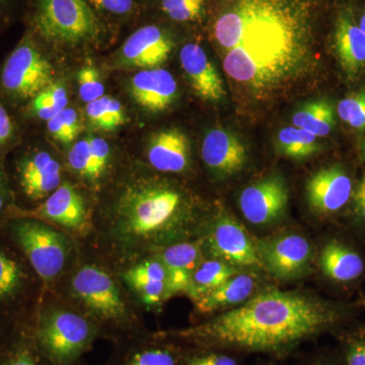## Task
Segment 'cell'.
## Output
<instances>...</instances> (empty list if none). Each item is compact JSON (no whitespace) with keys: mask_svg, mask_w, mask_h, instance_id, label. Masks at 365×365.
Here are the masks:
<instances>
[{"mask_svg":"<svg viewBox=\"0 0 365 365\" xmlns=\"http://www.w3.org/2000/svg\"><path fill=\"white\" fill-rule=\"evenodd\" d=\"M212 38L223 71L250 97L266 98L307 72L313 53L311 0H216Z\"/></svg>","mask_w":365,"mask_h":365,"instance_id":"1","label":"cell"},{"mask_svg":"<svg viewBox=\"0 0 365 365\" xmlns=\"http://www.w3.org/2000/svg\"><path fill=\"white\" fill-rule=\"evenodd\" d=\"M337 309L290 292H264L244 306L205 323L155 336L195 347L232 346L251 351L276 352L335 326Z\"/></svg>","mask_w":365,"mask_h":365,"instance_id":"2","label":"cell"},{"mask_svg":"<svg viewBox=\"0 0 365 365\" xmlns=\"http://www.w3.org/2000/svg\"><path fill=\"white\" fill-rule=\"evenodd\" d=\"M189 220V205L181 192L165 182L136 180L118 195L107 232L117 248L138 254L172 239Z\"/></svg>","mask_w":365,"mask_h":365,"instance_id":"3","label":"cell"},{"mask_svg":"<svg viewBox=\"0 0 365 365\" xmlns=\"http://www.w3.org/2000/svg\"><path fill=\"white\" fill-rule=\"evenodd\" d=\"M71 294L85 309L83 314L118 342L139 337L138 327L121 290L107 271L88 264L74 273Z\"/></svg>","mask_w":365,"mask_h":365,"instance_id":"4","label":"cell"},{"mask_svg":"<svg viewBox=\"0 0 365 365\" xmlns=\"http://www.w3.org/2000/svg\"><path fill=\"white\" fill-rule=\"evenodd\" d=\"M29 32L55 45L95 42L106 26L86 0H31Z\"/></svg>","mask_w":365,"mask_h":365,"instance_id":"5","label":"cell"},{"mask_svg":"<svg viewBox=\"0 0 365 365\" xmlns=\"http://www.w3.org/2000/svg\"><path fill=\"white\" fill-rule=\"evenodd\" d=\"M32 329L36 345L49 365H78L103 335L85 314L63 309L43 312Z\"/></svg>","mask_w":365,"mask_h":365,"instance_id":"6","label":"cell"},{"mask_svg":"<svg viewBox=\"0 0 365 365\" xmlns=\"http://www.w3.org/2000/svg\"><path fill=\"white\" fill-rule=\"evenodd\" d=\"M18 220L11 227L16 242L41 279L52 282L59 277L68 261V239L46 222L29 218Z\"/></svg>","mask_w":365,"mask_h":365,"instance_id":"7","label":"cell"},{"mask_svg":"<svg viewBox=\"0 0 365 365\" xmlns=\"http://www.w3.org/2000/svg\"><path fill=\"white\" fill-rule=\"evenodd\" d=\"M52 79V66L28 31L4 62L0 74L2 88L16 100H33L51 85Z\"/></svg>","mask_w":365,"mask_h":365,"instance_id":"8","label":"cell"},{"mask_svg":"<svg viewBox=\"0 0 365 365\" xmlns=\"http://www.w3.org/2000/svg\"><path fill=\"white\" fill-rule=\"evenodd\" d=\"M174 47V38L167 28L148 23L138 26L127 37L120 54L125 66L158 68L169 58Z\"/></svg>","mask_w":365,"mask_h":365,"instance_id":"9","label":"cell"},{"mask_svg":"<svg viewBox=\"0 0 365 365\" xmlns=\"http://www.w3.org/2000/svg\"><path fill=\"white\" fill-rule=\"evenodd\" d=\"M16 218H29L52 222L69 230H81L86 220L85 200L78 190L63 182L37 207L14 211Z\"/></svg>","mask_w":365,"mask_h":365,"instance_id":"10","label":"cell"},{"mask_svg":"<svg viewBox=\"0 0 365 365\" xmlns=\"http://www.w3.org/2000/svg\"><path fill=\"white\" fill-rule=\"evenodd\" d=\"M288 190L279 177H268L250 185L240 196V208L246 220L256 225H267L284 215Z\"/></svg>","mask_w":365,"mask_h":365,"instance_id":"11","label":"cell"},{"mask_svg":"<svg viewBox=\"0 0 365 365\" xmlns=\"http://www.w3.org/2000/svg\"><path fill=\"white\" fill-rule=\"evenodd\" d=\"M353 194L351 177L344 168L338 165L319 170L307 184L309 205L324 215L340 212L353 198Z\"/></svg>","mask_w":365,"mask_h":365,"instance_id":"12","label":"cell"},{"mask_svg":"<svg viewBox=\"0 0 365 365\" xmlns=\"http://www.w3.org/2000/svg\"><path fill=\"white\" fill-rule=\"evenodd\" d=\"M210 252L232 265L262 267L260 252L239 222L222 217L213 225L208 241Z\"/></svg>","mask_w":365,"mask_h":365,"instance_id":"13","label":"cell"},{"mask_svg":"<svg viewBox=\"0 0 365 365\" xmlns=\"http://www.w3.org/2000/svg\"><path fill=\"white\" fill-rule=\"evenodd\" d=\"M202 158L206 167L220 177L237 174L247 163V150L232 132L215 128L204 137Z\"/></svg>","mask_w":365,"mask_h":365,"instance_id":"14","label":"cell"},{"mask_svg":"<svg viewBox=\"0 0 365 365\" xmlns=\"http://www.w3.org/2000/svg\"><path fill=\"white\" fill-rule=\"evenodd\" d=\"M180 59L182 71L199 98L208 102L225 98L227 93L222 79L200 45L188 43L182 46Z\"/></svg>","mask_w":365,"mask_h":365,"instance_id":"15","label":"cell"},{"mask_svg":"<svg viewBox=\"0 0 365 365\" xmlns=\"http://www.w3.org/2000/svg\"><path fill=\"white\" fill-rule=\"evenodd\" d=\"M18 172L21 188L31 200L47 198L62 184L58 160L47 151L26 155L19 163Z\"/></svg>","mask_w":365,"mask_h":365,"instance_id":"16","label":"cell"},{"mask_svg":"<svg viewBox=\"0 0 365 365\" xmlns=\"http://www.w3.org/2000/svg\"><path fill=\"white\" fill-rule=\"evenodd\" d=\"M263 265L279 278L294 277L306 267L312 256V249L304 237L289 235L262 246Z\"/></svg>","mask_w":365,"mask_h":365,"instance_id":"17","label":"cell"},{"mask_svg":"<svg viewBox=\"0 0 365 365\" xmlns=\"http://www.w3.org/2000/svg\"><path fill=\"white\" fill-rule=\"evenodd\" d=\"M334 46L341 68L347 78H359L365 69V34L355 21L351 9H343L338 14Z\"/></svg>","mask_w":365,"mask_h":365,"instance_id":"18","label":"cell"},{"mask_svg":"<svg viewBox=\"0 0 365 365\" xmlns=\"http://www.w3.org/2000/svg\"><path fill=\"white\" fill-rule=\"evenodd\" d=\"M130 91L134 101L150 112L168 109L178 95L176 79L165 69H143L131 79Z\"/></svg>","mask_w":365,"mask_h":365,"instance_id":"19","label":"cell"},{"mask_svg":"<svg viewBox=\"0 0 365 365\" xmlns=\"http://www.w3.org/2000/svg\"><path fill=\"white\" fill-rule=\"evenodd\" d=\"M167 272L165 299L172 295L191 289L192 276L202 260L197 242H179L167 247L158 257Z\"/></svg>","mask_w":365,"mask_h":365,"instance_id":"20","label":"cell"},{"mask_svg":"<svg viewBox=\"0 0 365 365\" xmlns=\"http://www.w3.org/2000/svg\"><path fill=\"white\" fill-rule=\"evenodd\" d=\"M319 265L328 279L341 285L357 282L365 274V260L349 244L333 239L322 249Z\"/></svg>","mask_w":365,"mask_h":365,"instance_id":"21","label":"cell"},{"mask_svg":"<svg viewBox=\"0 0 365 365\" xmlns=\"http://www.w3.org/2000/svg\"><path fill=\"white\" fill-rule=\"evenodd\" d=\"M151 167L162 173H182L189 167L190 143L178 129H168L155 134L148 148Z\"/></svg>","mask_w":365,"mask_h":365,"instance_id":"22","label":"cell"},{"mask_svg":"<svg viewBox=\"0 0 365 365\" xmlns=\"http://www.w3.org/2000/svg\"><path fill=\"white\" fill-rule=\"evenodd\" d=\"M123 278L145 306H157L165 299L167 272L160 259L137 262L125 271Z\"/></svg>","mask_w":365,"mask_h":365,"instance_id":"23","label":"cell"},{"mask_svg":"<svg viewBox=\"0 0 365 365\" xmlns=\"http://www.w3.org/2000/svg\"><path fill=\"white\" fill-rule=\"evenodd\" d=\"M121 348L109 365H182L181 356L162 340L136 337L120 342Z\"/></svg>","mask_w":365,"mask_h":365,"instance_id":"24","label":"cell"},{"mask_svg":"<svg viewBox=\"0 0 365 365\" xmlns=\"http://www.w3.org/2000/svg\"><path fill=\"white\" fill-rule=\"evenodd\" d=\"M111 150L105 139L90 137L78 141L68 153V165L86 181L98 182L109 168Z\"/></svg>","mask_w":365,"mask_h":365,"instance_id":"25","label":"cell"},{"mask_svg":"<svg viewBox=\"0 0 365 365\" xmlns=\"http://www.w3.org/2000/svg\"><path fill=\"white\" fill-rule=\"evenodd\" d=\"M255 288V280L248 274H237L220 287L196 299L197 307L203 314L212 313L222 307L241 304Z\"/></svg>","mask_w":365,"mask_h":365,"instance_id":"26","label":"cell"},{"mask_svg":"<svg viewBox=\"0 0 365 365\" xmlns=\"http://www.w3.org/2000/svg\"><path fill=\"white\" fill-rule=\"evenodd\" d=\"M0 365H49L36 345L32 326H20L7 334L0 347Z\"/></svg>","mask_w":365,"mask_h":365,"instance_id":"27","label":"cell"},{"mask_svg":"<svg viewBox=\"0 0 365 365\" xmlns=\"http://www.w3.org/2000/svg\"><path fill=\"white\" fill-rule=\"evenodd\" d=\"M292 124L316 137H325L335 125L333 106L325 100L307 103L294 113Z\"/></svg>","mask_w":365,"mask_h":365,"instance_id":"28","label":"cell"},{"mask_svg":"<svg viewBox=\"0 0 365 365\" xmlns=\"http://www.w3.org/2000/svg\"><path fill=\"white\" fill-rule=\"evenodd\" d=\"M237 274H239V271L227 265L225 262L217 260L201 262L192 276L189 295L196 300L203 294L220 287L222 283Z\"/></svg>","mask_w":365,"mask_h":365,"instance_id":"29","label":"cell"},{"mask_svg":"<svg viewBox=\"0 0 365 365\" xmlns=\"http://www.w3.org/2000/svg\"><path fill=\"white\" fill-rule=\"evenodd\" d=\"M86 113L91 124L98 130H116L126 122L123 106L109 96H103L86 104Z\"/></svg>","mask_w":365,"mask_h":365,"instance_id":"30","label":"cell"},{"mask_svg":"<svg viewBox=\"0 0 365 365\" xmlns=\"http://www.w3.org/2000/svg\"><path fill=\"white\" fill-rule=\"evenodd\" d=\"M277 148L282 155L299 160L314 155L319 150V144L318 137L292 125L278 133Z\"/></svg>","mask_w":365,"mask_h":365,"instance_id":"31","label":"cell"},{"mask_svg":"<svg viewBox=\"0 0 365 365\" xmlns=\"http://www.w3.org/2000/svg\"><path fill=\"white\" fill-rule=\"evenodd\" d=\"M26 281V273L13 256L0 250V302L14 299L20 294Z\"/></svg>","mask_w":365,"mask_h":365,"instance_id":"32","label":"cell"},{"mask_svg":"<svg viewBox=\"0 0 365 365\" xmlns=\"http://www.w3.org/2000/svg\"><path fill=\"white\" fill-rule=\"evenodd\" d=\"M68 97L66 86L62 83H52L40 91L32 100V113L40 119L49 121L62 110L67 108Z\"/></svg>","mask_w":365,"mask_h":365,"instance_id":"33","label":"cell"},{"mask_svg":"<svg viewBox=\"0 0 365 365\" xmlns=\"http://www.w3.org/2000/svg\"><path fill=\"white\" fill-rule=\"evenodd\" d=\"M160 11L179 24L199 23L206 11V0H158Z\"/></svg>","mask_w":365,"mask_h":365,"instance_id":"34","label":"cell"},{"mask_svg":"<svg viewBox=\"0 0 365 365\" xmlns=\"http://www.w3.org/2000/svg\"><path fill=\"white\" fill-rule=\"evenodd\" d=\"M47 128L55 140L60 143L71 144L76 140L81 130L78 112L71 108H66L47 121Z\"/></svg>","mask_w":365,"mask_h":365,"instance_id":"35","label":"cell"},{"mask_svg":"<svg viewBox=\"0 0 365 365\" xmlns=\"http://www.w3.org/2000/svg\"><path fill=\"white\" fill-rule=\"evenodd\" d=\"M98 18L127 20L138 14V0H86Z\"/></svg>","mask_w":365,"mask_h":365,"instance_id":"36","label":"cell"},{"mask_svg":"<svg viewBox=\"0 0 365 365\" xmlns=\"http://www.w3.org/2000/svg\"><path fill=\"white\" fill-rule=\"evenodd\" d=\"M340 119L356 130H365V88L352 93L338 103Z\"/></svg>","mask_w":365,"mask_h":365,"instance_id":"37","label":"cell"},{"mask_svg":"<svg viewBox=\"0 0 365 365\" xmlns=\"http://www.w3.org/2000/svg\"><path fill=\"white\" fill-rule=\"evenodd\" d=\"M79 97L83 102H93L104 96L105 88L100 73L91 64H86L78 74Z\"/></svg>","mask_w":365,"mask_h":365,"instance_id":"38","label":"cell"},{"mask_svg":"<svg viewBox=\"0 0 365 365\" xmlns=\"http://www.w3.org/2000/svg\"><path fill=\"white\" fill-rule=\"evenodd\" d=\"M342 364L365 365V334H356L346 339Z\"/></svg>","mask_w":365,"mask_h":365,"instance_id":"39","label":"cell"},{"mask_svg":"<svg viewBox=\"0 0 365 365\" xmlns=\"http://www.w3.org/2000/svg\"><path fill=\"white\" fill-rule=\"evenodd\" d=\"M182 365H237L232 357L215 352L191 353L181 357Z\"/></svg>","mask_w":365,"mask_h":365,"instance_id":"40","label":"cell"},{"mask_svg":"<svg viewBox=\"0 0 365 365\" xmlns=\"http://www.w3.org/2000/svg\"><path fill=\"white\" fill-rule=\"evenodd\" d=\"M14 124L4 106L0 103V148L6 146L13 140Z\"/></svg>","mask_w":365,"mask_h":365,"instance_id":"41","label":"cell"},{"mask_svg":"<svg viewBox=\"0 0 365 365\" xmlns=\"http://www.w3.org/2000/svg\"><path fill=\"white\" fill-rule=\"evenodd\" d=\"M353 201H354L357 217L365 230V174L362 175L356 189L354 190Z\"/></svg>","mask_w":365,"mask_h":365,"instance_id":"42","label":"cell"},{"mask_svg":"<svg viewBox=\"0 0 365 365\" xmlns=\"http://www.w3.org/2000/svg\"><path fill=\"white\" fill-rule=\"evenodd\" d=\"M7 203V191L4 180L0 176V215L4 212Z\"/></svg>","mask_w":365,"mask_h":365,"instance_id":"43","label":"cell"},{"mask_svg":"<svg viewBox=\"0 0 365 365\" xmlns=\"http://www.w3.org/2000/svg\"><path fill=\"white\" fill-rule=\"evenodd\" d=\"M14 2L16 0H0V19H4L9 16Z\"/></svg>","mask_w":365,"mask_h":365,"instance_id":"44","label":"cell"},{"mask_svg":"<svg viewBox=\"0 0 365 365\" xmlns=\"http://www.w3.org/2000/svg\"><path fill=\"white\" fill-rule=\"evenodd\" d=\"M359 28L361 29L362 32L365 34V14L361 16L359 23Z\"/></svg>","mask_w":365,"mask_h":365,"instance_id":"45","label":"cell"},{"mask_svg":"<svg viewBox=\"0 0 365 365\" xmlns=\"http://www.w3.org/2000/svg\"><path fill=\"white\" fill-rule=\"evenodd\" d=\"M6 336H7V334H6V335H4V334L0 332V347H1L2 343L4 342V340H6Z\"/></svg>","mask_w":365,"mask_h":365,"instance_id":"46","label":"cell"},{"mask_svg":"<svg viewBox=\"0 0 365 365\" xmlns=\"http://www.w3.org/2000/svg\"><path fill=\"white\" fill-rule=\"evenodd\" d=\"M360 304H361V306L365 307V299L360 300Z\"/></svg>","mask_w":365,"mask_h":365,"instance_id":"47","label":"cell"},{"mask_svg":"<svg viewBox=\"0 0 365 365\" xmlns=\"http://www.w3.org/2000/svg\"><path fill=\"white\" fill-rule=\"evenodd\" d=\"M362 151H364V160H365V141L364 143V146H362Z\"/></svg>","mask_w":365,"mask_h":365,"instance_id":"48","label":"cell"},{"mask_svg":"<svg viewBox=\"0 0 365 365\" xmlns=\"http://www.w3.org/2000/svg\"><path fill=\"white\" fill-rule=\"evenodd\" d=\"M318 365H343V364H322Z\"/></svg>","mask_w":365,"mask_h":365,"instance_id":"49","label":"cell"}]
</instances>
